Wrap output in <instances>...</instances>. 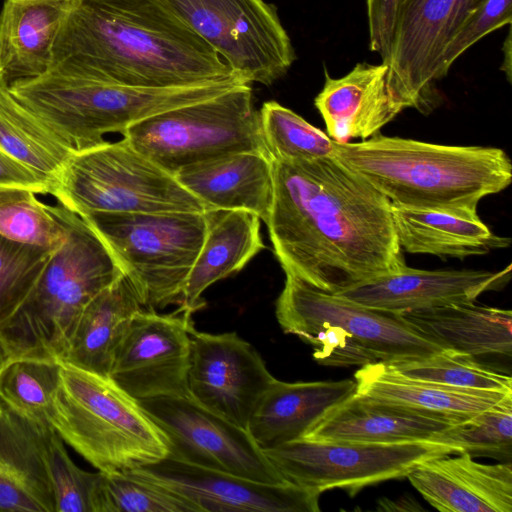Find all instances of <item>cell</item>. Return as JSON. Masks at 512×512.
Segmentation results:
<instances>
[{
	"mask_svg": "<svg viewBox=\"0 0 512 512\" xmlns=\"http://www.w3.org/2000/svg\"><path fill=\"white\" fill-rule=\"evenodd\" d=\"M420 336L441 349L473 357L512 354V312L474 302L400 313Z\"/></svg>",
	"mask_w": 512,
	"mask_h": 512,
	"instance_id": "83f0119b",
	"label": "cell"
},
{
	"mask_svg": "<svg viewBox=\"0 0 512 512\" xmlns=\"http://www.w3.org/2000/svg\"><path fill=\"white\" fill-rule=\"evenodd\" d=\"M122 135L173 176L186 166L233 153L256 152L269 157L250 84L152 115Z\"/></svg>",
	"mask_w": 512,
	"mask_h": 512,
	"instance_id": "30bf717a",
	"label": "cell"
},
{
	"mask_svg": "<svg viewBox=\"0 0 512 512\" xmlns=\"http://www.w3.org/2000/svg\"><path fill=\"white\" fill-rule=\"evenodd\" d=\"M399 0H366L370 50L387 58Z\"/></svg>",
	"mask_w": 512,
	"mask_h": 512,
	"instance_id": "60d3db41",
	"label": "cell"
},
{
	"mask_svg": "<svg viewBox=\"0 0 512 512\" xmlns=\"http://www.w3.org/2000/svg\"><path fill=\"white\" fill-rule=\"evenodd\" d=\"M272 173L266 226L285 275L337 294L406 266L390 200L335 156Z\"/></svg>",
	"mask_w": 512,
	"mask_h": 512,
	"instance_id": "6da1fadb",
	"label": "cell"
},
{
	"mask_svg": "<svg viewBox=\"0 0 512 512\" xmlns=\"http://www.w3.org/2000/svg\"><path fill=\"white\" fill-rule=\"evenodd\" d=\"M49 425L98 471L126 472L169 453L168 441L139 401L109 376L61 363Z\"/></svg>",
	"mask_w": 512,
	"mask_h": 512,
	"instance_id": "52a82bcc",
	"label": "cell"
},
{
	"mask_svg": "<svg viewBox=\"0 0 512 512\" xmlns=\"http://www.w3.org/2000/svg\"><path fill=\"white\" fill-rule=\"evenodd\" d=\"M35 194L28 189L0 186V236L54 250L62 243L65 231Z\"/></svg>",
	"mask_w": 512,
	"mask_h": 512,
	"instance_id": "d590c367",
	"label": "cell"
},
{
	"mask_svg": "<svg viewBox=\"0 0 512 512\" xmlns=\"http://www.w3.org/2000/svg\"><path fill=\"white\" fill-rule=\"evenodd\" d=\"M466 17L456 0H399L384 64L388 82L407 108L433 109L439 64Z\"/></svg>",
	"mask_w": 512,
	"mask_h": 512,
	"instance_id": "2e32d148",
	"label": "cell"
},
{
	"mask_svg": "<svg viewBox=\"0 0 512 512\" xmlns=\"http://www.w3.org/2000/svg\"><path fill=\"white\" fill-rule=\"evenodd\" d=\"M60 370L54 360L11 359L0 374V399L19 414L49 424Z\"/></svg>",
	"mask_w": 512,
	"mask_h": 512,
	"instance_id": "1f68e13d",
	"label": "cell"
},
{
	"mask_svg": "<svg viewBox=\"0 0 512 512\" xmlns=\"http://www.w3.org/2000/svg\"><path fill=\"white\" fill-rule=\"evenodd\" d=\"M463 419L355 392L326 412L302 438L362 443L429 441Z\"/></svg>",
	"mask_w": 512,
	"mask_h": 512,
	"instance_id": "44dd1931",
	"label": "cell"
},
{
	"mask_svg": "<svg viewBox=\"0 0 512 512\" xmlns=\"http://www.w3.org/2000/svg\"><path fill=\"white\" fill-rule=\"evenodd\" d=\"M47 208L65 237L26 299L0 323V342L10 359L58 361L86 305L123 275L79 215L60 204Z\"/></svg>",
	"mask_w": 512,
	"mask_h": 512,
	"instance_id": "277c9868",
	"label": "cell"
},
{
	"mask_svg": "<svg viewBox=\"0 0 512 512\" xmlns=\"http://www.w3.org/2000/svg\"><path fill=\"white\" fill-rule=\"evenodd\" d=\"M139 404L165 435L168 455L259 482H288L247 429L210 411L190 395L157 397Z\"/></svg>",
	"mask_w": 512,
	"mask_h": 512,
	"instance_id": "4fadbf2b",
	"label": "cell"
},
{
	"mask_svg": "<svg viewBox=\"0 0 512 512\" xmlns=\"http://www.w3.org/2000/svg\"><path fill=\"white\" fill-rule=\"evenodd\" d=\"M54 251L0 236V323L26 299Z\"/></svg>",
	"mask_w": 512,
	"mask_h": 512,
	"instance_id": "f35d334b",
	"label": "cell"
},
{
	"mask_svg": "<svg viewBox=\"0 0 512 512\" xmlns=\"http://www.w3.org/2000/svg\"><path fill=\"white\" fill-rule=\"evenodd\" d=\"M430 442L467 453L511 463L512 394L473 416L436 433Z\"/></svg>",
	"mask_w": 512,
	"mask_h": 512,
	"instance_id": "d6a6232c",
	"label": "cell"
},
{
	"mask_svg": "<svg viewBox=\"0 0 512 512\" xmlns=\"http://www.w3.org/2000/svg\"><path fill=\"white\" fill-rule=\"evenodd\" d=\"M354 376L356 392L366 397L460 418L473 416L512 394L413 380L395 373L385 363L361 366Z\"/></svg>",
	"mask_w": 512,
	"mask_h": 512,
	"instance_id": "f546056e",
	"label": "cell"
},
{
	"mask_svg": "<svg viewBox=\"0 0 512 512\" xmlns=\"http://www.w3.org/2000/svg\"><path fill=\"white\" fill-rule=\"evenodd\" d=\"M10 360V357L8 356L5 348L0 342V374Z\"/></svg>",
	"mask_w": 512,
	"mask_h": 512,
	"instance_id": "f6af8a7d",
	"label": "cell"
},
{
	"mask_svg": "<svg viewBox=\"0 0 512 512\" xmlns=\"http://www.w3.org/2000/svg\"><path fill=\"white\" fill-rule=\"evenodd\" d=\"M205 214V239L178 307L191 315L205 306L202 294L210 285L242 270L265 248L256 214L244 210H209Z\"/></svg>",
	"mask_w": 512,
	"mask_h": 512,
	"instance_id": "4316f807",
	"label": "cell"
},
{
	"mask_svg": "<svg viewBox=\"0 0 512 512\" xmlns=\"http://www.w3.org/2000/svg\"><path fill=\"white\" fill-rule=\"evenodd\" d=\"M176 180L207 210H244L268 223L273 202L272 160L239 152L186 166Z\"/></svg>",
	"mask_w": 512,
	"mask_h": 512,
	"instance_id": "603a6c76",
	"label": "cell"
},
{
	"mask_svg": "<svg viewBox=\"0 0 512 512\" xmlns=\"http://www.w3.org/2000/svg\"><path fill=\"white\" fill-rule=\"evenodd\" d=\"M335 157L402 206L477 211L486 196L506 189L512 164L497 147L451 146L377 133L335 142Z\"/></svg>",
	"mask_w": 512,
	"mask_h": 512,
	"instance_id": "3957f363",
	"label": "cell"
},
{
	"mask_svg": "<svg viewBox=\"0 0 512 512\" xmlns=\"http://www.w3.org/2000/svg\"><path fill=\"white\" fill-rule=\"evenodd\" d=\"M511 265L500 271L422 270L405 266L338 295L363 306L391 313H405L475 302L483 293L503 288L510 280Z\"/></svg>",
	"mask_w": 512,
	"mask_h": 512,
	"instance_id": "ac0fdd59",
	"label": "cell"
},
{
	"mask_svg": "<svg viewBox=\"0 0 512 512\" xmlns=\"http://www.w3.org/2000/svg\"><path fill=\"white\" fill-rule=\"evenodd\" d=\"M102 473L100 512H198L184 497L129 471Z\"/></svg>",
	"mask_w": 512,
	"mask_h": 512,
	"instance_id": "74e56055",
	"label": "cell"
},
{
	"mask_svg": "<svg viewBox=\"0 0 512 512\" xmlns=\"http://www.w3.org/2000/svg\"><path fill=\"white\" fill-rule=\"evenodd\" d=\"M276 317L285 333L309 344L314 359L326 366L388 364L442 350L399 314L363 306L290 275L276 301Z\"/></svg>",
	"mask_w": 512,
	"mask_h": 512,
	"instance_id": "5b68a950",
	"label": "cell"
},
{
	"mask_svg": "<svg viewBox=\"0 0 512 512\" xmlns=\"http://www.w3.org/2000/svg\"><path fill=\"white\" fill-rule=\"evenodd\" d=\"M503 51H504L505 59H507L504 72L506 73L507 79L510 82L511 81V33H510V30L507 35L506 41L504 42Z\"/></svg>",
	"mask_w": 512,
	"mask_h": 512,
	"instance_id": "7bdbcfd3",
	"label": "cell"
},
{
	"mask_svg": "<svg viewBox=\"0 0 512 512\" xmlns=\"http://www.w3.org/2000/svg\"><path fill=\"white\" fill-rule=\"evenodd\" d=\"M0 149L49 180L72 151L11 93L0 76Z\"/></svg>",
	"mask_w": 512,
	"mask_h": 512,
	"instance_id": "4dcf8cb0",
	"label": "cell"
},
{
	"mask_svg": "<svg viewBox=\"0 0 512 512\" xmlns=\"http://www.w3.org/2000/svg\"><path fill=\"white\" fill-rule=\"evenodd\" d=\"M203 511L318 512L321 492L291 482H259L194 465L170 455L133 470Z\"/></svg>",
	"mask_w": 512,
	"mask_h": 512,
	"instance_id": "e0dca14e",
	"label": "cell"
},
{
	"mask_svg": "<svg viewBox=\"0 0 512 512\" xmlns=\"http://www.w3.org/2000/svg\"><path fill=\"white\" fill-rule=\"evenodd\" d=\"M191 314L142 308L118 346L109 377L134 399L188 393Z\"/></svg>",
	"mask_w": 512,
	"mask_h": 512,
	"instance_id": "5bb4252c",
	"label": "cell"
},
{
	"mask_svg": "<svg viewBox=\"0 0 512 512\" xmlns=\"http://www.w3.org/2000/svg\"><path fill=\"white\" fill-rule=\"evenodd\" d=\"M264 143L272 161L298 162L335 156V141L276 101L260 111Z\"/></svg>",
	"mask_w": 512,
	"mask_h": 512,
	"instance_id": "e575fe53",
	"label": "cell"
},
{
	"mask_svg": "<svg viewBox=\"0 0 512 512\" xmlns=\"http://www.w3.org/2000/svg\"><path fill=\"white\" fill-rule=\"evenodd\" d=\"M80 217L93 213L206 212L175 176L126 139L72 152L49 193Z\"/></svg>",
	"mask_w": 512,
	"mask_h": 512,
	"instance_id": "9c48e42d",
	"label": "cell"
},
{
	"mask_svg": "<svg viewBox=\"0 0 512 512\" xmlns=\"http://www.w3.org/2000/svg\"><path fill=\"white\" fill-rule=\"evenodd\" d=\"M81 218L106 246L143 308L180 306L205 239V212L93 213Z\"/></svg>",
	"mask_w": 512,
	"mask_h": 512,
	"instance_id": "ba28073f",
	"label": "cell"
},
{
	"mask_svg": "<svg viewBox=\"0 0 512 512\" xmlns=\"http://www.w3.org/2000/svg\"><path fill=\"white\" fill-rule=\"evenodd\" d=\"M50 69L143 88L239 76L161 0H76L55 42Z\"/></svg>",
	"mask_w": 512,
	"mask_h": 512,
	"instance_id": "7a4b0ae2",
	"label": "cell"
},
{
	"mask_svg": "<svg viewBox=\"0 0 512 512\" xmlns=\"http://www.w3.org/2000/svg\"><path fill=\"white\" fill-rule=\"evenodd\" d=\"M247 83L270 86L296 59L277 8L264 0H161Z\"/></svg>",
	"mask_w": 512,
	"mask_h": 512,
	"instance_id": "8fae6325",
	"label": "cell"
},
{
	"mask_svg": "<svg viewBox=\"0 0 512 512\" xmlns=\"http://www.w3.org/2000/svg\"><path fill=\"white\" fill-rule=\"evenodd\" d=\"M314 104L327 135L337 143L366 140L407 108L391 88L384 63H357L340 78H332L325 70V83Z\"/></svg>",
	"mask_w": 512,
	"mask_h": 512,
	"instance_id": "d6986e66",
	"label": "cell"
},
{
	"mask_svg": "<svg viewBox=\"0 0 512 512\" xmlns=\"http://www.w3.org/2000/svg\"><path fill=\"white\" fill-rule=\"evenodd\" d=\"M434 508L442 512H511V463L484 464L467 453L435 457L406 476Z\"/></svg>",
	"mask_w": 512,
	"mask_h": 512,
	"instance_id": "ffe728a7",
	"label": "cell"
},
{
	"mask_svg": "<svg viewBox=\"0 0 512 512\" xmlns=\"http://www.w3.org/2000/svg\"><path fill=\"white\" fill-rule=\"evenodd\" d=\"M52 429L0 399V512H55L46 461Z\"/></svg>",
	"mask_w": 512,
	"mask_h": 512,
	"instance_id": "7402d4cb",
	"label": "cell"
},
{
	"mask_svg": "<svg viewBox=\"0 0 512 512\" xmlns=\"http://www.w3.org/2000/svg\"><path fill=\"white\" fill-rule=\"evenodd\" d=\"M391 213L399 244L410 254L464 259L489 254L511 243L510 238L493 233L477 211L391 203Z\"/></svg>",
	"mask_w": 512,
	"mask_h": 512,
	"instance_id": "484cf974",
	"label": "cell"
},
{
	"mask_svg": "<svg viewBox=\"0 0 512 512\" xmlns=\"http://www.w3.org/2000/svg\"><path fill=\"white\" fill-rule=\"evenodd\" d=\"M0 186L17 187L36 194L49 193V179L0 149Z\"/></svg>",
	"mask_w": 512,
	"mask_h": 512,
	"instance_id": "b9f144b4",
	"label": "cell"
},
{
	"mask_svg": "<svg viewBox=\"0 0 512 512\" xmlns=\"http://www.w3.org/2000/svg\"><path fill=\"white\" fill-rule=\"evenodd\" d=\"M188 393L199 404L247 429L250 417L276 379L257 350L235 332L190 330Z\"/></svg>",
	"mask_w": 512,
	"mask_h": 512,
	"instance_id": "9a60e30c",
	"label": "cell"
},
{
	"mask_svg": "<svg viewBox=\"0 0 512 512\" xmlns=\"http://www.w3.org/2000/svg\"><path fill=\"white\" fill-rule=\"evenodd\" d=\"M9 88L72 152L102 145L108 133L123 134L145 118L210 96L206 85L132 87L57 69L15 81Z\"/></svg>",
	"mask_w": 512,
	"mask_h": 512,
	"instance_id": "8992f818",
	"label": "cell"
},
{
	"mask_svg": "<svg viewBox=\"0 0 512 512\" xmlns=\"http://www.w3.org/2000/svg\"><path fill=\"white\" fill-rule=\"evenodd\" d=\"M143 307L123 275L84 308L58 362L108 376L133 316Z\"/></svg>",
	"mask_w": 512,
	"mask_h": 512,
	"instance_id": "f1b7e54d",
	"label": "cell"
},
{
	"mask_svg": "<svg viewBox=\"0 0 512 512\" xmlns=\"http://www.w3.org/2000/svg\"><path fill=\"white\" fill-rule=\"evenodd\" d=\"M76 0H4L0 12V76L11 84L43 75Z\"/></svg>",
	"mask_w": 512,
	"mask_h": 512,
	"instance_id": "d4e9b609",
	"label": "cell"
},
{
	"mask_svg": "<svg viewBox=\"0 0 512 512\" xmlns=\"http://www.w3.org/2000/svg\"><path fill=\"white\" fill-rule=\"evenodd\" d=\"M264 453L288 482L321 493L343 489L353 496L366 486L406 477L418 464L453 452L430 441L362 443L299 438Z\"/></svg>",
	"mask_w": 512,
	"mask_h": 512,
	"instance_id": "7c38bea8",
	"label": "cell"
},
{
	"mask_svg": "<svg viewBox=\"0 0 512 512\" xmlns=\"http://www.w3.org/2000/svg\"><path fill=\"white\" fill-rule=\"evenodd\" d=\"M46 461L55 512H100L103 473L79 468L54 429L48 439Z\"/></svg>",
	"mask_w": 512,
	"mask_h": 512,
	"instance_id": "8d00e7d4",
	"label": "cell"
},
{
	"mask_svg": "<svg viewBox=\"0 0 512 512\" xmlns=\"http://www.w3.org/2000/svg\"><path fill=\"white\" fill-rule=\"evenodd\" d=\"M387 365L395 373L413 380L466 389L512 392L509 375L496 371L471 355L451 349Z\"/></svg>",
	"mask_w": 512,
	"mask_h": 512,
	"instance_id": "836d02e7",
	"label": "cell"
},
{
	"mask_svg": "<svg viewBox=\"0 0 512 512\" xmlns=\"http://www.w3.org/2000/svg\"><path fill=\"white\" fill-rule=\"evenodd\" d=\"M466 15L479 3L480 0H456Z\"/></svg>",
	"mask_w": 512,
	"mask_h": 512,
	"instance_id": "ee69618b",
	"label": "cell"
},
{
	"mask_svg": "<svg viewBox=\"0 0 512 512\" xmlns=\"http://www.w3.org/2000/svg\"><path fill=\"white\" fill-rule=\"evenodd\" d=\"M356 390L351 379L292 383L275 379L258 401L247 430L263 451L297 440Z\"/></svg>",
	"mask_w": 512,
	"mask_h": 512,
	"instance_id": "cb8c5ba5",
	"label": "cell"
},
{
	"mask_svg": "<svg viewBox=\"0 0 512 512\" xmlns=\"http://www.w3.org/2000/svg\"><path fill=\"white\" fill-rule=\"evenodd\" d=\"M511 22L512 0H480L446 44L439 64V80L447 75L452 64L472 45Z\"/></svg>",
	"mask_w": 512,
	"mask_h": 512,
	"instance_id": "ab89813d",
	"label": "cell"
}]
</instances>
